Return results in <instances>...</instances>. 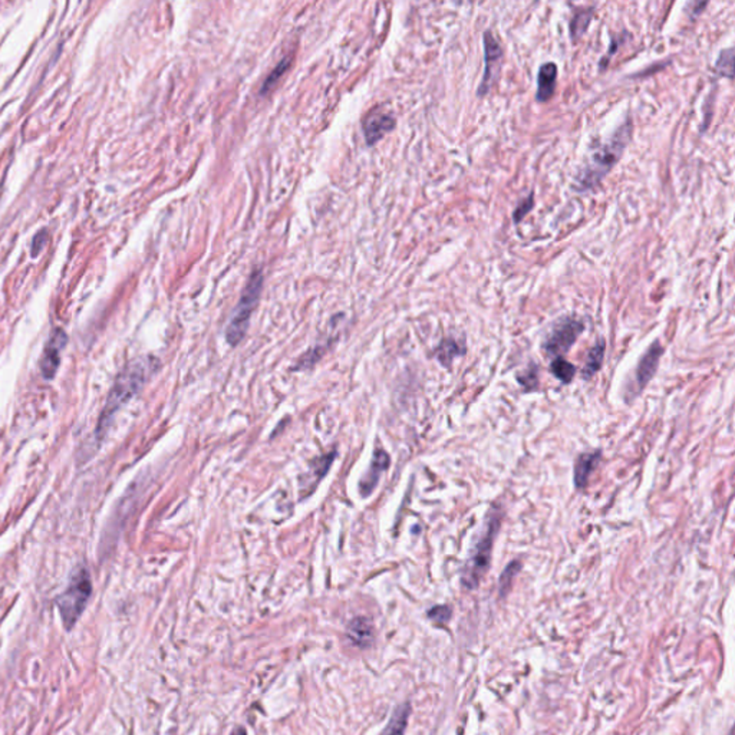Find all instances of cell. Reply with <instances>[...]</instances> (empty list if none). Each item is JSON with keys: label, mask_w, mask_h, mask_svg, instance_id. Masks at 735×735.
Here are the masks:
<instances>
[{"label": "cell", "mask_w": 735, "mask_h": 735, "mask_svg": "<svg viewBox=\"0 0 735 735\" xmlns=\"http://www.w3.org/2000/svg\"><path fill=\"white\" fill-rule=\"evenodd\" d=\"M605 351H606L605 339H599L596 343H594V346L590 348V351L586 355L585 366L582 370V376L585 379H590L601 370L603 358H605Z\"/></svg>", "instance_id": "16"}, {"label": "cell", "mask_w": 735, "mask_h": 735, "mask_svg": "<svg viewBox=\"0 0 735 735\" xmlns=\"http://www.w3.org/2000/svg\"><path fill=\"white\" fill-rule=\"evenodd\" d=\"M601 457H602L601 451H593V452H585V454H582L579 459H577L576 465H574V485H576V488L582 490V488L586 487L590 474L594 471V468L598 467V464L601 461Z\"/></svg>", "instance_id": "13"}, {"label": "cell", "mask_w": 735, "mask_h": 735, "mask_svg": "<svg viewBox=\"0 0 735 735\" xmlns=\"http://www.w3.org/2000/svg\"><path fill=\"white\" fill-rule=\"evenodd\" d=\"M520 570H521V563L517 562V560H513V562L504 569V572L500 576V594H501V596H504V593H507V590L510 589L513 579L518 574Z\"/></svg>", "instance_id": "22"}, {"label": "cell", "mask_w": 735, "mask_h": 735, "mask_svg": "<svg viewBox=\"0 0 735 735\" xmlns=\"http://www.w3.org/2000/svg\"><path fill=\"white\" fill-rule=\"evenodd\" d=\"M585 330L583 321L577 319L574 316H565L560 318L550 329L545 342L543 349L547 355L553 356H563L566 355L570 348L574 345Z\"/></svg>", "instance_id": "6"}, {"label": "cell", "mask_w": 735, "mask_h": 735, "mask_svg": "<svg viewBox=\"0 0 735 735\" xmlns=\"http://www.w3.org/2000/svg\"><path fill=\"white\" fill-rule=\"evenodd\" d=\"M533 207H534V194H533V192H530V194H527L526 197L521 199L516 204V207L513 210V223L514 224L521 223L524 220V217H526L532 212Z\"/></svg>", "instance_id": "23"}, {"label": "cell", "mask_w": 735, "mask_h": 735, "mask_svg": "<svg viewBox=\"0 0 735 735\" xmlns=\"http://www.w3.org/2000/svg\"><path fill=\"white\" fill-rule=\"evenodd\" d=\"M557 65L554 62H545L537 72L536 101L545 103L554 95L557 85Z\"/></svg>", "instance_id": "10"}, {"label": "cell", "mask_w": 735, "mask_h": 735, "mask_svg": "<svg viewBox=\"0 0 735 735\" xmlns=\"http://www.w3.org/2000/svg\"><path fill=\"white\" fill-rule=\"evenodd\" d=\"M500 527V518L497 513H492V517L487 521L485 529L480 540L476 543L468 562L463 570L461 582L467 589H476L481 581V577L487 573L492 562L493 543Z\"/></svg>", "instance_id": "3"}, {"label": "cell", "mask_w": 735, "mask_h": 735, "mask_svg": "<svg viewBox=\"0 0 735 735\" xmlns=\"http://www.w3.org/2000/svg\"><path fill=\"white\" fill-rule=\"evenodd\" d=\"M157 366H159V361L151 356L138 358L132 361L125 370L118 375L108 395V399L105 402L103 411L99 416L97 428V434L99 436L107 432L108 425L111 424L114 415L119 411V408L125 405L135 394L141 391L144 383L157 371Z\"/></svg>", "instance_id": "2"}, {"label": "cell", "mask_w": 735, "mask_h": 735, "mask_svg": "<svg viewBox=\"0 0 735 735\" xmlns=\"http://www.w3.org/2000/svg\"><path fill=\"white\" fill-rule=\"evenodd\" d=\"M395 127V119L390 114H371L363 122V132L368 144H375L385 134Z\"/></svg>", "instance_id": "11"}, {"label": "cell", "mask_w": 735, "mask_h": 735, "mask_svg": "<svg viewBox=\"0 0 735 735\" xmlns=\"http://www.w3.org/2000/svg\"><path fill=\"white\" fill-rule=\"evenodd\" d=\"M714 72L728 79H734V48L723 49L715 62Z\"/></svg>", "instance_id": "20"}, {"label": "cell", "mask_w": 735, "mask_h": 735, "mask_svg": "<svg viewBox=\"0 0 735 735\" xmlns=\"http://www.w3.org/2000/svg\"><path fill=\"white\" fill-rule=\"evenodd\" d=\"M517 381L520 382L524 391H534L538 387V375H537V366L532 365L526 371L517 375Z\"/></svg>", "instance_id": "24"}, {"label": "cell", "mask_w": 735, "mask_h": 735, "mask_svg": "<svg viewBox=\"0 0 735 735\" xmlns=\"http://www.w3.org/2000/svg\"><path fill=\"white\" fill-rule=\"evenodd\" d=\"M388 467H390V456H388V454L385 452V451H381V450L376 451L374 454V459H372L370 470L366 471L365 477L359 483L361 494L363 497L370 496L374 492V488L376 487L381 474H382L383 471H387Z\"/></svg>", "instance_id": "12"}, {"label": "cell", "mask_w": 735, "mask_h": 735, "mask_svg": "<svg viewBox=\"0 0 735 735\" xmlns=\"http://www.w3.org/2000/svg\"><path fill=\"white\" fill-rule=\"evenodd\" d=\"M594 10H596V8H594V6L574 8L573 9L570 22H569L570 39H572L573 43H576L577 41H579L583 37V34L587 32L592 21H593V17H594Z\"/></svg>", "instance_id": "14"}, {"label": "cell", "mask_w": 735, "mask_h": 735, "mask_svg": "<svg viewBox=\"0 0 735 735\" xmlns=\"http://www.w3.org/2000/svg\"><path fill=\"white\" fill-rule=\"evenodd\" d=\"M46 243V232H39L32 243V256H38Z\"/></svg>", "instance_id": "27"}, {"label": "cell", "mask_w": 735, "mask_h": 735, "mask_svg": "<svg viewBox=\"0 0 735 735\" xmlns=\"http://www.w3.org/2000/svg\"><path fill=\"white\" fill-rule=\"evenodd\" d=\"M627 39H631V33L629 32H623V33H618V34H614V37L610 38V46L607 49L606 54L602 57V59L599 61V68L601 71H605V68L607 66V63L610 62L612 57H614L616 52L619 50V46H622Z\"/></svg>", "instance_id": "21"}, {"label": "cell", "mask_w": 735, "mask_h": 735, "mask_svg": "<svg viewBox=\"0 0 735 735\" xmlns=\"http://www.w3.org/2000/svg\"><path fill=\"white\" fill-rule=\"evenodd\" d=\"M348 635L356 646H368L374 639V626L365 618H356L348 626Z\"/></svg>", "instance_id": "15"}, {"label": "cell", "mask_w": 735, "mask_h": 735, "mask_svg": "<svg viewBox=\"0 0 735 735\" xmlns=\"http://www.w3.org/2000/svg\"><path fill=\"white\" fill-rule=\"evenodd\" d=\"M92 593V583L90 573L83 567H78L69 581L68 587L58 598V609L66 627H72L82 612L85 610Z\"/></svg>", "instance_id": "4"}, {"label": "cell", "mask_w": 735, "mask_h": 735, "mask_svg": "<svg viewBox=\"0 0 735 735\" xmlns=\"http://www.w3.org/2000/svg\"><path fill=\"white\" fill-rule=\"evenodd\" d=\"M261 286H263V273H261V270H256L250 276L246 289H244L225 330V339L232 346L239 345L244 335H246L250 318L259 302Z\"/></svg>", "instance_id": "5"}, {"label": "cell", "mask_w": 735, "mask_h": 735, "mask_svg": "<svg viewBox=\"0 0 735 735\" xmlns=\"http://www.w3.org/2000/svg\"><path fill=\"white\" fill-rule=\"evenodd\" d=\"M289 62H290L289 59H283L282 62H280V63L273 69L272 74L266 78V81H265V83H263V88H261V94H266L269 90L273 88V86L276 85V82H277L280 78H282V75L286 72V69H288V66H289Z\"/></svg>", "instance_id": "25"}, {"label": "cell", "mask_w": 735, "mask_h": 735, "mask_svg": "<svg viewBox=\"0 0 735 735\" xmlns=\"http://www.w3.org/2000/svg\"><path fill=\"white\" fill-rule=\"evenodd\" d=\"M68 343V336L62 329L52 332L41 358V372L45 379H54L61 365V354Z\"/></svg>", "instance_id": "8"}, {"label": "cell", "mask_w": 735, "mask_h": 735, "mask_svg": "<svg viewBox=\"0 0 735 735\" xmlns=\"http://www.w3.org/2000/svg\"><path fill=\"white\" fill-rule=\"evenodd\" d=\"M410 714H411V705L407 703L401 704L394 711L392 718L390 720L387 728L382 731L381 735H404L407 725H408Z\"/></svg>", "instance_id": "18"}, {"label": "cell", "mask_w": 735, "mask_h": 735, "mask_svg": "<svg viewBox=\"0 0 735 735\" xmlns=\"http://www.w3.org/2000/svg\"><path fill=\"white\" fill-rule=\"evenodd\" d=\"M552 374L563 383H570L576 375V368L563 356H556L550 363Z\"/></svg>", "instance_id": "19"}, {"label": "cell", "mask_w": 735, "mask_h": 735, "mask_svg": "<svg viewBox=\"0 0 735 735\" xmlns=\"http://www.w3.org/2000/svg\"><path fill=\"white\" fill-rule=\"evenodd\" d=\"M662 354H663L662 345L659 343V341H655L650 348H647L645 355L641 358L636 366V382H638L639 390L645 388L646 383L654 378Z\"/></svg>", "instance_id": "9"}, {"label": "cell", "mask_w": 735, "mask_h": 735, "mask_svg": "<svg viewBox=\"0 0 735 735\" xmlns=\"http://www.w3.org/2000/svg\"><path fill=\"white\" fill-rule=\"evenodd\" d=\"M465 354V343L464 341H457L454 338L444 339L439 349H436V358L444 365L450 366L452 359L457 356H463Z\"/></svg>", "instance_id": "17"}, {"label": "cell", "mask_w": 735, "mask_h": 735, "mask_svg": "<svg viewBox=\"0 0 735 735\" xmlns=\"http://www.w3.org/2000/svg\"><path fill=\"white\" fill-rule=\"evenodd\" d=\"M451 615H452V610L450 606L447 605H440V606H434L430 612H428V618L432 619L434 622L436 623H447L450 619H451Z\"/></svg>", "instance_id": "26"}, {"label": "cell", "mask_w": 735, "mask_h": 735, "mask_svg": "<svg viewBox=\"0 0 735 735\" xmlns=\"http://www.w3.org/2000/svg\"><path fill=\"white\" fill-rule=\"evenodd\" d=\"M483 45H484V74L477 88L479 98L485 97L490 91H492V86L500 72V63L504 57V50L492 30H485L483 33Z\"/></svg>", "instance_id": "7"}, {"label": "cell", "mask_w": 735, "mask_h": 735, "mask_svg": "<svg viewBox=\"0 0 735 735\" xmlns=\"http://www.w3.org/2000/svg\"><path fill=\"white\" fill-rule=\"evenodd\" d=\"M232 735H248V732H246V729H244L243 727H236V728L233 729Z\"/></svg>", "instance_id": "28"}, {"label": "cell", "mask_w": 735, "mask_h": 735, "mask_svg": "<svg viewBox=\"0 0 735 735\" xmlns=\"http://www.w3.org/2000/svg\"><path fill=\"white\" fill-rule=\"evenodd\" d=\"M632 134L634 119L627 115L622 124L612 132L607 141L593 150L589 160L576 174L573 190L577 192H587L596 188L622 159L626 147L631 143Z\"/></svg>", "instance_id": "1"}]
</instances>
